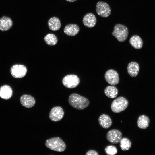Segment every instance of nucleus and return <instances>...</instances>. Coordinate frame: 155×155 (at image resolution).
Wrapping results in <instances>:
<instances>
[{"label":"nucleus","instance_id":"1","mask_svg":"<svg viewBox=\"0 0 155 155\" xmlns=\"http://www.w3.org/2000/svg\"><path fill=\"white\" fill-rule=\"evenodd\" d=\"M68 102L73 108L78 110H83L87 108L90 102L86 98L79 94L74 93L69 96Z\"/></svg>","mask_w":155,"mask_h":155},{"label":"nucleus","instance_id":"2","mask_svg":"<svg viewBox=\"0 0 155 155\" xmlns=\"http://www.w3.org/2000/svg\"><path fill=\"white\" fill-rule=\"evenodd\" d=\"M45 144L48 148L57 152H63L66 148L65 143L59 137H53L47 140Z\"/></svg>","mask_w":155,"mask_h":155},{"label":"nucleus","instance_id":"3","mask_svg":"<svg viewBox=\"0 0 155 155\" xmlns=\"http://www.w3.org/2000/svg\"><path fill=\"white\" fill-rule=\"evenodd\" d=\"M128 34L127 28L120 24H117L115 25L112 33L113 36L120 42H124L127 39Z\"/></svg>","mask_w":155,"mask_h":155},{"label":"nucleus","instance_id":"4","mask_svg":"<svg viewBox=\"0 0 155 155\" xmlns=\"http://www.w3.org/2000/svg\"><path fill=\"white\" fill-rule=\"evenodd\" d=\"M129 104L128 100L123 97H119L114 100L112 102L111 108L115 113H119L125 110Z\"/></svg>","mask_w":155,"mask_h":155},{"label":"nucleus","instance_id":"5","mask_svg":"<svg viewBox=\"0 0 155 155\" xmlns=\"http://www.w3.org/2000/svg\"><path fill=\"white\" fill-rule=\"evenodd\" d=\"M62 82L66 87L68 88H75L79 85L80 80L75 75H68L63 78Z\"/></svg>","mask_w":155,"mask_h":155},{"label":"nucleus","instance_id":"6","mask_svg":"<svg viewBox=\"0 0 155 155\" xmlns=\"http://www.w3.org/2000/svg\"><path fill=\"white\" fill-rule=\"evenodd\" d=\"M96 11L98 15L103 17L110 16L111 10L109 5L103 1L98 2L96 5Z\"/></svg>","mask_w":155,"mask_h":155},{"label":"nucleus","instance_id":"7","mask_svg":"<svg viewBox=\"0 0 155 155\" xmlns=\"http://www.w3.org/2000/svg\"><path fill=\"white\" fill-rule=\"evenodd\" d=\"M27 72V69L24 65L16 64L13 65L10 69L11 74L13 77L19 78L24 77Z\"/></svg>","mask_w":155,"mask_h":155},{"label":"nucleus","instance_id":"8","mask_svg":"<svg viewBox=\"0 0 155 155\" xmlns=\"http://www.w3.org/2000/svg\"><path fill=\"white\" fill-rule=\"evenodd\" d=\"M64 111L61 107L55 106L51 110L49 117L52 121L57 122L61 120L64 116Z\"/></svg>","mask_w":155,"mask_h":155},{"label":"nucleus","instance_id":"9","mask_svg":"<svg viewBox=\"0 0 155 155\" xmlns=\"http://www.w3.org/2000/svg\"><path fill=\"white\" fill-rule=\"evenodd\" d=\"M121 132L116 129H112L109 131L106 134V139L111 143L116 144L119 143L122 138Z\"/></svg>","mask_w":155,"mask_h":155},{"label":"nucleus","instance_id":"10","mask_svg":"<svg viewBox=\"0 0 155 155\" xmlns=\"http://www.w3.org/2000/svg\"><path fill=\"white\" fill-rule=\"evenodd\" d=\"M105 78L106 82L112 85H116L119 82L118 73L116 71L113 69H109L106 72Z\"/></svg>","mask_w":155,"mask_h":155},{"label":"nucleus","instance_id":"11","mask_svg":"<svg viewBox=\"0 0 155 155\" xmlns=\"http://www.w3.org/2000/svg\"><path fill=\"white\" fill-rule=\"evenodd\" d=\"M20 102L23 106L27 108L33 107L36 102L35 99L33 96L27 94H24L21 96Z\"/></svg>","mask_w":155,"mask_h":155},{"label":"nucleus","instance_id":"12","mask_svg":"<svg viewBox=\"0 0 155 155\" xmlns=\"http://www.w3.org/2000/svg\"><path fill=\"white\" fill-rule=\"evenodd\" d=\"M82 21L83 24L86 26L92 28L95 25L97 20L94 14L88 13L84 16Z\"/></svg>","mask_w":155,"mask_h":155},{"label":"nucleus","instance_id":"13","mask_svg":"<svg viewBox=\"0 0 155 155\" xmlns=\"http://www.w3.org/2000/svg\"><path fill=\"white\" fill-rule=\"evenodd\" d=\"M80 28L76 24H69L66 26L64 28V33L68 36H74L79 32Z\"/></svg>","mask_w":155,"mask_h":155},{"label":"nucleus","instance_id":"14","mask_svg":"<svg viewBox=\"0 0 155 155\" xmlns=\"http://www.w3.org/2000/svg\"><path fill=\"white\" fill-rule=\"evenodd\" d=\"M13 23L11 19L7 17L4 16L0 18V30L5 31L11 28Z\"/></svg>","mask_w":155,"mask_h":155},{"label":"nucleus","instance_id":"15","mask_svg":"<svg viewBox=\"0 0 155 155\" xmlns=\"http://www.w3.org/2000/svg\"><path fill=\"white\" fill-rule=\"evenodd\" d=\"M98 122L100 126L104 129L109 128L112 124V121L110 117L106 114H103L100 116Z\"/></svg>","mask_w":155,"mask_h":155},{"label":"nucleus","instance_id":"16","mask_svg":"<svg viewBox=\"0 0 155 155\" xmlns=\"http://www.w3.org/2000/svg\"><path fill=\"white\" fill-rule=\"evenodd\" d=\"M13 93L11 88L7 85H4L0 88V97L5 100H8L11 97Z\"/></svg>","mask_w":155,"mask_h":155},{"label":"nucleus","instance_id":"17","mask_svg":"<svg viewBox=\"0 0 155 155\" xmlns=\"http://www.w3.org/2000/svg\"><path fill=\"white\" fill-rule=\"evenodd\" d=\"M140 68V66L137 63L135 62H131L128 65L127 67L128 73L131 76L135 77L138 75Z\"/></svg>","mask_w":155,"mask_h":155},{"label":"nucleus","instance_id":"18","mask_svg":"<svg viewBox=\"0 0 155 155\" xmlns=\"http://www.w3.org/2000/svg\"><path fill=\"white\" fill-rule=\"evenodd\" d=\"M48 24L49 29L53 31L59 30L61 27V23L59 19L55 17L50 18L48 21Z\"/></svg>","mask_w":155,"mask_h":155},{"label":"nucleus","instance_id":"19","mask_svg":"<svg viewBox=\"0 0 155 155\" xmlns=\"http://www.w3.org/2000/svg\"><path fill=\"white\" fill-rule=\"evenodd\" d=\"M129 42L131 45L135 49H140L142 46V40L141 38L138 35H135L132 36L130 38Z\"/></svg>","mask_w":155,"mask_h":155},{"label":"nucleus","instance_id":"20","mask_svg":"<svg viewBox=\"0 0 155 155\" xmlns=\"http://www.w3.org/2000/svg\"><path fill=\"white\" fill-rule=\"evenodd\" d=\"M149 119L148 117L144 115H141L138 118L137 126L140 129H146L149 126Z\"/></svg>","mask_w":155,"mask_h":155},{"label":"nucleus","instance_id":"21","mask_svg":"<svg viewBox=\"0 0 155 155\" xmlns=\"http://www.w3.org/2000/svg\"><path fill=\"white\" fill-rule=\"evenodd\" d=\"M104 93L108 97L113 98H116L118 94V90L115 86H113L107 87L104 90Z\"/></svg>","mask_w":155,"mask_h":155},{"label":"nucleus","instance_id":"22","mask_svg":"<svg viewBox=\"0 0 155 155\" xmlns=\"http://www.w3.org/2000/svg\"><path fill=\"white\" fill-rule=\"evenodd\" d=\"M46 43L50 46L55 45L57 42L58 39L57 36L53 34H48L44 38Z\"/></svg>","mask_w":155,"mask_h":155},{"label":"nucleus","instance_id":"23","mask_svg":"<svg viewBox=\"0 0 155 155\" xmlns=\"http://www.w3.org/2000/svg\"><path fill=\"white\" fill-rule=\"evenodd\" d=\"M119 142L120 147L123 151L127 150L131 147V141L127 138H122Z\"/></svg>","mask_w":155,"mask_h":155},{"label":"nucleus","instance_id":"24","mask_svg":"<svg viewBox=\"0 0 155 155\" xmlns=\"http://www.w3.org/2000/svg\"><path fill=\"white\" fill-rule=\"evenodd\" d=\"M105 151L108 155H114L117 152V150L115 146L112 145L107 146L105 148Z\"/></svg>","mask_w":155,"mask_h":155},{"label":"nucleus","instance_id":"25","mask_svg":"<svg viewBox=\"0 0 155 155\" xmlns=\"http://www.w3.org/2000/svg\"><path fill=\"white\" fill-rule=\"evenodd\" d=\"M86 155H98V153L96 151L91 150L88 151L86 154Z\"/></svg>","mask_w":155,"mask_h":155},{"label":"nucleus","instance_id":"26","mask_svg":"<svg viewBox=\"0 0 155 155\" xmlns=\"http://www.w3.org/2000/svg\"><path fill=\"white\" fill-rule=\"evenodd\" d=\"M67 1L71 2H73L76 1L77 0H66Z\"/></svg>","mask_w":155,"mask_h":155}]
</instances>
